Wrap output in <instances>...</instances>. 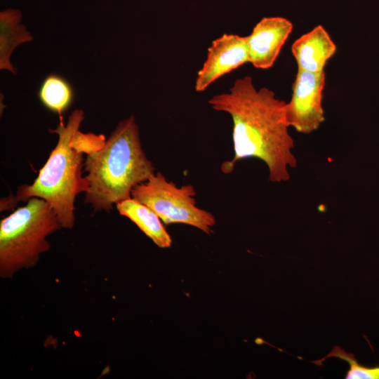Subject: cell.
Returning <instances> with one entry per match:
<instances>
[{"label":"cell","mask_w":379,"mask_h":379,"mask_svg":"<svg viewBox=\"0 0 379 379\" xmlns=\"http://www.w3.org/2000/svg\"><path fill=\"white\" fill-rule=\"evenodd\" d=\"M292 29V23L286 18H262L255 25L251 34L246 36L248 62L258 69L270 68Z\"/></svg>","instance_id":"cell-8"},{"label":"cell","mask_w":379,"mask_h":379,"mask_svg":"<svg viewBox=\"0 0 379 379\" xmlns=\"http://www.w3.org/2000/svg\"><path fill=\"white\" fill-rule=\"evenodd\" d=\"M62 228L56 213L43 199L32 197L0 222V276L11 278L34 266L51 245L46 237Z\"/></svg>","instance_id":"cell-4"},{"label":"cell","mask_w":379,"mask_h":379,"mask_svg":"<svg viewBox=\"0 0 379 379\" xmlns=\"http://www.w3.org/2000/svg\"><path fill=\"white\" fill-rule=\"evenodd\" d=\"M208 102L232 120L234 154L232 159L221 164L223 173H232L240 160L256 158L266 164L270 181L289 180L288 168L296 167L297 159L288 132L286 102L267 88L257 90L249 76L237 79L229 92L215 95Z\"/></svg>","instance_id":"cell-1"},{"label":"cell","mask_w":379,"mask_h":379,"mask_svg":"<svg viewBox=\"0 0 379 379\" xmlns=\"http://www.w3.org/2000/svg\"><path fill=\"white\" fill-rule=\"evenodd\" d=\"M330 357H335L348 363L350 368L346 373V379H379V366L366 367L360 364L352 353L345 352L338 346H335L324 358L314 361L317 365Z\"/></svg>","instance_id":"cell-13"},{"label":"cell","mask_w":379,"mask_h":379,"mask_svg":"<svg viewBox=\"0 0 379 379\" xmlns=\"http://www.w3.org/2000/svg\"><path fill=\"white\" fill-rule=\"evenodd\" d=\"M131 195L154 211L166 225L185 224L209 234L215 224L211 213L196 205L192 185L177 187L160 172L133 187Z\"/></svg>","instance_id":"cell-5"},{"label":"cell","mask_w":379,"mask_h":379,"mask_svg":"<svg viewBox=\"0 0 379 379\" xmlns=\"http://www.w3.org/2000/svg\"><path fill=\"white\" fill-rule=\"evenodd\" d=\"M105 142L103 135L84 133L77 131L72 138V145L77 151L90 155L102 148Z\"/></svg>","instance_id":"cell-14"},{"label":"cell","mask_w":379,"mask_h":379,"mask_svg":"<svg viewBox=\"0 0 379 379\" xmlns=\"http://www.w3.org/2000/svg\"><path fill=\"white\" fill-rule=\"evenodd\" d=\"M335 51V43L321 25L302 35L291 46L298 69L314 73L324 72L327 61Z\"/></svg>","instance_id":"cell-9"},{"label":"cell","mask_w":379,"mask_h":379,"mask_svg":"<svg viewBox=\"0 0 379 379\" xmlns=\"http://www.w3.org/2000/svg\"><path fill=\"white\" fill-rule=\"evenodd\" d=\"M248 62L246 36L224 34L213 41L206 59L198 71L194 88L205 91L222 76Z\"/></svg>","instance_id":"cell-7"},{"label":"cell","mask_w":379,"mask_h":379,"mask_svg":"<svg viewBox=\"0 0 379 379\" xmlns=\"http://www.w3.org/2000/svg\"><path fill=\"white\" fill-rule=\"evenodd\" d=\"M120 215L134 222L139 229L160 248L171 246L172 239L158 215L146 205L132 197L116 204Z\"/></svg>","instance_id":"cell-10"},{"label":"cell","mask_w":379,"mask_h":379,"mask_svg":"<svg viewBox=\"0 0 379 379\" xmlns=\"http://www.w3.org/2000/svg\"><path fill=\"white\" fill-rule=\"evenodd\" d=\"M326 74L298 69L293 84L291 99L286 105L290 126L299 133L310 134L325 121L322 107Z\"/></svg>","instance_id":"cell-6"},{"label":"cell","mask_w":379,"mask_h":379,"mask_svg":"<svg viewBox=\"0 0 379 379\" xmlns=\"http://www.w3.org/2000/svg\"><path fill=\"white\" fill-rule=\"evenodd\" d=\"M84 119L82 109H75L69 116L67 124L63 119L51 133L58 135L56 146L38 177L31 185H22L16 194L1 199L0 210H12L19 201L32 197L44 199L54 210L62 228L71 229L74 225V200L80 192L89 188V181L82 177L84 167L83 153L75 149L72 140Z\"/></svg>","instance_id":"cell-3"},{"label":"cell","mask_w":379,"mask_h":379,"mask_svg":"<svg viewBox=\"0 0 379 379\" xmlns=\"http://www.w3.org/2000/svg\"><path fill=\"white\" fill-rule=\"evenodd\" d=\"M22 13L18 9L8 8L0 13V69L14 74L17 71L10 62L13 50L33 40L26 27L20 23Z\"/></svg>","instance_id":"cell-11"},{"label":"cell","mask_w":379,"mask_h":379,"mask_svg":"<svg viewBox=\"0 0 379 379\" xmlns=\"http://www.w3.org/2000/svg\"><path fill=\"white\" fill-rule=\"evenodd\" d=\"M84 167L90 183L84 203L94 211H110L113 204L131 197L133 187L155 173L142 148L133 115L120 121L104 146L87 156Z\"/></svg>","instance_id":"cell-2"},{"label":"cell","mask_w":379,"mask_h":379,"mask_svg":"<svg viewBox=\"0 0 379 379\" xmlns=\"http://www.w3.org/2000/svg\"><path fill=\"white\" fill-rule=\"evenodd\" d=\"M37 95L41 103L49 111L56 113L60 119L72 105L74 90L72 84L60 74H48L39 85Z\"/></svg>","instance_id":"cell-12"}]
</instances>
